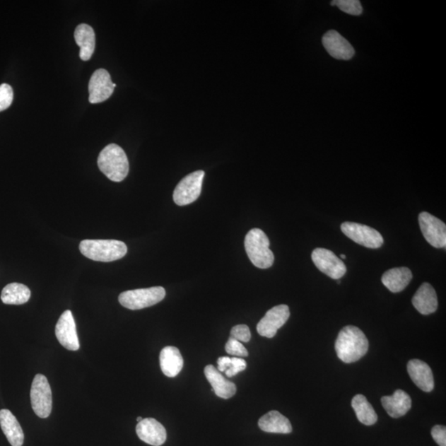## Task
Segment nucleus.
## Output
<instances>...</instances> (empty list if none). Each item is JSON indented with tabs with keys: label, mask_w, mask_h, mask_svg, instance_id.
<instances>
[{
	"label": "nucleus",
	"mask_w": 446,
	"mask_h": 446,
	"mask_svg": "<svg viewBox=\"0 0 446 446\" xmlns=\"http://www.w3.org/2000/svg\"><path fill=\"white\" fill-rule=\"evenodd\" d=\"M269 240L262 230L254 228L245 238V248L254 266L268 269L273 266L274 256L269 249Z\"/></svg>",
	"instance_id": "nucleus-4"
},
{
	"label": "nucleus",
	"mask_w": 446,
	"mask_h": 446,
	"mask_svg": "<svg viewBox=\"0 0 446 446\" xmlns=\"http://www.w3.org/2000/svg\"><path fill=\"white\" fill-rule=\"evenodd\" d=\"M312 259L320 271L333 279H339L346 273L345 263L329 250L316 248L312 253Z\"/></svg>",
	"instance_id": "nucleus-10"
},
{
	"label": "nucleus",
	"mask_w": 446,
	"mask_h": 446,
	"mask_svg": "<svg viewBox=\"0 0 446 446\" xmlns=\"http://www.w3.org/2000/svg\"><path fill=\"white\" fill-rule=\"evenodd\" d=\"M331 6H336L342 12L353 16H360L363 13V8L359 0H334Z\"/></svg>",
	"instance_id": "nucleus-27"
},
{
	"label": "nucleus",
	"mask_w": 446,
	"mask_h": 446,
	"mask_svg": "<svg viewBox=\"0 0 446 446\" xmlns=\"http://www.w3.org/2000/svg\"><path fill=\"white\" fill-rule=\"evenodd\" d=\"M431 435L439 446H446V428L445 426H435L431 430Z\"/></svg>",
	"instance_id": "nucleus-32"
},
{
	"label": "nucleus",
	"mask_w": 446,
	"mask_h": 446,
	"mask_svg": "<svg viewBox=\"0 0 446 446\" xmlns=\"http://www.w3.org/2000/svg\"><path fill=\"white\" fill-rule=\"evenodd\" d=\"M231 337L240 342H249L251 341L252 334L248 326L237 325L231 331Z\"/></svg>",
	"instance_id": "nucleus-30"
},
{
	"label": "nucleus",
	"mask_w": 446,
	"mask_h": 446,
	"mask_svg": "<svg viewBox=\"0 0 446 446\" xmlns=\"http://www.w3.org/2000/svg\"><path fill=\"white\" fill-rule=\"evenodd\" d=\"M75 40L80 47V57L82 61L90 60L95 49V33L94 29L88 24H80L76 28Z\"/></svg>",
	"instance_id": "nucleus-23"
},
{
	"label": "nucleus",
	"mask_w": 446,
	"mask_h": 446,
	"mask_svg": "<svg viewBox=\"0 0 446 446\" xmlns=\"http://www.w3.org/2000/svg\"><path fill=\"white\" fill-rule=\"evenodd\" d=\"M341 259H344L346 258V257L345 256V254H341Z\"/></svg>",
	"instance_id": "nucleus-35"
},
{
	"label": "nucleus",
	"mask_w": 446,
	"mask_h": 446,
	"mask_svg": "<svg viewBox=\"0 0 446 446\" xmlns=\"http://www.w3.org/2000/svg\"><path fill=\"white\" fill-rule=\"evenodd\" d=\"M137 423H140V421H142V418H141V416H139V418H136Z\"/></svg>",
	"instance_id": "nucleus-34"
},
{
	"label": "nucleus",
	"mask_w": 446,
	"mask_h": 446,
	"mask_svg": "<svg viewBox=\"0 0 446 446\" xmlns=\"http://www.w3.org/2000/svg\"><path fill=\"white\" fill-rule=\"evenodd\" d=\"M83 256L95 262H111L124 258L127 245L117 240H84L80 244Z\"/></svg>",
	"instance_id": "nucleus-3"
},
{
	"label": "nucleus",
	"mask_w": 446,
	"mask_h": 446,
	"mask_svg": "<svg viewBox=\"0 0 446 446\" xmlns=\"http://www.w3.org/2000/svg\"><path fill=\"white\" fill-rule=\"evenodd\" d=\"M136 431L142 441L153 446L163 445L168 438L164 426L154 418L142 419L137 424Z\"/></svg>",
	"instance_id": "nucleus-15"
},
{
	"label": "nucleus",
	"mask_w": 446,
	"mask_h": 446,
	"mask_svg": "<svg viewBox=\"0 0 446 446\" xmlns=\"http://www.w3.org/2000/svg\"><path fill=\"white\" fill-rule=\"evenodd\" d=\"M291 312L287 305H281L269 310L257 325V331L262 336L273 338L279 328L286 324Z\"/></svg>",
	"instance_id": "nucleus-13"
},
{
	"label": "nucleus",
	"mask_w": 446,
	"mask_h": 446,
	"mask_svg": "<svg viewBox=\"0 0 446 446\" xmlns=\"http://www.w3.org/2000/svg\"><path fill=\"white\" fill-rule=\"evenodd\" d=\"M30 396L34 413L39 418H48L52 409V394L46 376H35L33 381Z\"/></svg>",
	"instance_id": "nucleus-6"
},
{
	"label": "nucleus",
	"mask_w": 446,
	"mask_h": 446,
	"mask_svg": "<svg viewBox=\"0 0 446 446\" xmlns=\"http://www.w3.org/2000/svg\"><path fill=\"white\" fill-rule=\"evenodd\" d=\"M0 426L12 446H22L24 434L20 424L11 411L0 410Z\"/></svg>",
	"instance_id": "nucleus-20"
},
{
	"label": "nucleus",
	"mask_w": 446,
	"mask_h": 446,
	"mask_svg": "<svg viewBox=\"0 0 446 446\" xmlns=\"http://www.w3.org/2000/svg\"><path fill=\"white\" fill-rule=\"evenodd\" d=\"M98 166L107 178L114 182H121L129 172V159L119 145L110 144L102 150Z\"/></svg>",
	"instance_id": "nucleus-2"
},
{
	"label": "nucleus",
	"mask_w": 446,
	"mask_h": 446,
	"mask_svg": "<svg viewBox=\"0 0 446 446\" xmlns=\"http://www.w3.org/2000/svg\"><path fill=\"white\" fill-rule=\"evenodd\" d=\"M231 364V358L227 356L220 357L218 360V366L217 370L219 372H225L229 369Z\"/></svg>",
	"instance_id": "nucleus-33"
},
{
	"label": "nucleus",
	"mask_w": 446,
	"mask_h": 446,
	"mask_svg": "<svg viewBox=\"0 0 446 446\" xmlns=\"http://www.w3.org/2000/svg\"><path fill=\"white\" fill-rule=\"evenodd\" d=\"M259 428L269 433L289 434L293 428L291 421L278 411H271L259 420Z\"/></svg>",
	"instance_id": "nucleus-22"
},
{
	"label": "nucleus",
	"mask_w": 446,
	"mask_h": 446,
	"mask_svg": "<svg viewBox=\"0 0 446 446\" xmlns=\"http://www.w3.org/2000/svg\"><path fill=\"white\" fill-rule=\"evenodd\" d=\"M31 298V291L23 283H12L4 287L1 293V300L6 305H21Z\"/></svg>",
	"instance_id": "nucleus-25"
},
{
	"label": "nucleus",
	"mask_w": 446,
	"mask_h": 446,
	"mask_svg": "<svg viewBox=\"0 0 446 446\" xmlns=\"http://www.w3.org/2000/svg\"><path fill=\"white\" fill-rule=\"evenodd\" d=\"M408 372L411 380L420 389L426 393L434 389L433 371L426 363L420 360H411L408 364Z\"/></svg>",
	"instance_id": "nucleus-16"
},
{
	"label": "nucleus",
	"mask_w": 446,
	"mask_h": 446,
	"mask_svg": "<svg viewBox=\"0 0 446 446\" xmlns=\"http://www.w3.org/2000/svg\"><path fill=\"white\" fill-rule=\"evenodd\" d=\"M382 405L391 418L404 416L411 408V399L406 392L398 389L392 396H385L381 399Z\"/></svg>",
	"instance_id": "nucleus-19"
},
{
	"label": "nucleus",
	"mask_w": 446,
	"mask_h": 446,
	"mask_svg": "<svg viewBox=\"0 0 446 446\" xmlns=\"http://www.w3.org/2000/svg\"><path fill=\"white\" fill-rule=\"evenodd\" d=\"M13 100L12 87L8 84L0 86V112L6 110L11 107Z\"/></svg>",
	"instance_id": "nucleus-29"
},
{
	"label": "nucleus",
	"mask_w": 446,
	"mask_h": 446,
	"mask_svg": "<svg viewBox=\"0 0 446 446\" xmlns=\"http://www.w3.org/2000/svg\"><path fill=\"white\" fill-rule=\"evenodd\" d=\"M56 336L61 345L69 351L80 349V341L76 331L75 319L70 310L64 312L56 326Z\"/></svg>",
	"instance_id": "nucleus-12"
},
{
	"label": "nucleus",
	"mask_w": 446,
	"mask_h": 446,
	"mask_svg": "<svg viewBox=\"0 0 446 446\" xmlns=\"http://www.w3.org/2000/svg\"><path fill=\"white\" fill-rule=\"evenodd\" d=\"M411 302L416 310L423 315H430L438 310V295L434 288L428 283L421 284Z\"/></svg>",
	"instance_id": "nucleus-18"
},
{
	"label": "nucleus",
	"mask_w": 446,
	"mask_h": 446,
	"mask_svg": "<svg viewBox=\"0 0 446 446\" xmlns=\"http://www.w3.org/2000/svg\"><path fill=\"white\" fill-rule=\"evenodd\" d=\"M225 349H226L228 355L240 357L248 356L247 348L242 345V342L234 339V338L231 336H230L226 346H225Z\"/></svg>",
	"instance_id": "nucleus-28"
},
{
	"label": "nucleus",
	"mask_w": 446,
	"mask_h": 446,
	"mask_svg": "<svg viewBox=\"0 0 446 446\" xmlns=\"http://www.w3.org/2000/svg\"><path fill=\"white\" fill-rule=\"evenodd\" d=\"M335 349L338 358L346 364H350L366 355L369 350V341L360 328L347 326L339 332Z\"/></svg>",
	"instance_id": "nucleus-1"
},
{
	"label": "nucleus",
	"mask_w": 446,
	"mask_h": 446,
	"mask_svg": "<svg viewBox=\"0 0 446 446\" xmlns=\"http://www.w3.org/2000/svg\"><path fill=\"white\" fill-rule=\"evenodd\" d=\"M204 374L215 394L221 399H228L237 393V386L233 382L224 378L223 375L213 365H207Z\"/></svg>",
	"instance_id": "nucleus-17"
},
{
	"label": "nucleus",
	"mask_w": 446,
	"mask_h": 446,
	"mask_svg": "<svg viewBox=\"0 0 446 446\" xmlns=\"http://www.w3.org/2000/svg\"><path fill=\"white\" fill-rule=\"evenodd\" d=\"M204 175V170H198L185 176L174 191L175 203L179 206H185L197 200L202 191Z\"/></svg>",
	"instance_id": "nucleus-7"
},
{
	"label": "nucleus",
	"mask_w": 446,
	"mask_h": 446,
	"mask_svg": "<svg viewBox=\"0 0 446 446\" xmlns=\"http://www.w3.org/2000/svg\"><path fill=\"white\" fill-rule=\"evenodd\" d=\"M322 45L333 58L337 60H351L355 55V49L344 37L335 30L328 31L322 37Z\"/></svg>",
	"instance_id": "nucleus-14"
},
{
	"label": "nucleus",
	"mask_w": 446,
	"mask_h": 446,
	"mask_svg": "<svg viewBox=\"0 0 446 446\" xmlns=\"http://www.w3.org/2000/svg\"><path fill=\"white\" fill-rule=\"evenodd\" d=\"M160 369L165 376L174 378L183 369L184 360L178 348L165 347L160 355Z\"/></svg>",
	"instance_id": "nucleus-21"
},
{
	"label": "nucleus",
	"mask_w": 446,
	"mask_h": 446,
	"mask_svg": "<svg viewBox=\"0 0 446 446\" xmlns=\"http://www.w3.org/2000/svg\"><path fill=\"white\" fill-rule=\"evenodd\" d=\"M165 297L163 287L134 289L122 293L119 301L122 306L130 310H140L158 305Z\"/></svg>",
	"instance_id": "nucleus-5"
},
{
	"label": "nucleus",
	"mask_w": 446,
	"mask_h": 446,
	"mask_svg": "<svg viewBox=\"0 0 446 446\" xmlns=\"http://www.w3.org/2000/svg\"><path fill=\"white\" fill-rule=\"evenodd\" d=\"M351 406L355 410L358 420L362 424L372 426L378 421V416L364 395L357 394L353 398Z\"/></svg>",
	"instance_id": "nucleus-26"
},
{
	"label": "nucleus",
	"mask_w": 446,
	"mask_h": 446,
	"mask_svg": "<svg viewBox=\"0 0 446 446\" xmlns=\"http://www.w3.org/2000/svg\"><path fill=\"white\" fill-rule=\"evenodd\" d=\"M413 278V273L409 268H394L386 271L382 276V283L392 293L404 291Z\"/></svg>",
	"instance_id": "nucleus-24"
},
{
	"label": "nucleus",
	"mask_w": 446,
	"mask_h": 446,
	"mask_svg": "<svg viewBox=\"0 0 446 446\" xmlns=\"http://www.w3.org/2000/svg\"><path fill=\"white\" fill-rule=\"evenodd\" d=\"M341 231L357 244L370 249L383 246L384 238L377 230L366 225L346 222L341 224Z\"/></svg>",
	"instance_id": "nucleus-8"
},
{
	"label": "nucleus",
	"mask_w": 446,
	"mask_h": 446,
	"mask_svg": "<svg viewBox=\"0 0 446 446\" xmlns=\"http://www.w3.org/2000/svg\"><path fill=\"white\" fill-rule=\"evenodd\" d=\"M231 366L228 370L225 371V374L230 378L246 370L247 362L242 358L233 357L231 358Z\"/></svg>",
	"instance_id": "nucleus-31"
},
{
	"label": "nucleus",
	"mask_w": 446,
	"mask_h": 446,
	"mask_svg": "<svg viewBox=\"0 0 446 446\" xmlns=\"http://www.w3.org/2000/svg\"><path fill=\"white\" fill-rule=\"evenodd\" d=\"M116 86L111 80L110 73L105 69H99L93 74L89 82L90 102L100 104L109 100Z\"/></svg>",
	"instance_id": "nucleus-11"
},
{
	"label": "nucleus",
	"mask_w": 446,
	"mask_h": 446,
	"mask_svg": "<svg viewBox=\"0 0 446 446\" xmlns=\"http://www.w3.org/2000/svg\"><path fill=\"white\" fill-rule=\"evenodd\" d=\"M418 221L426 242L435 248H445L446 226L442 221L426 212L419 214Z\"/></svg>",
	"instance_id": "nucleus-9"
}]
</instances>
